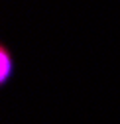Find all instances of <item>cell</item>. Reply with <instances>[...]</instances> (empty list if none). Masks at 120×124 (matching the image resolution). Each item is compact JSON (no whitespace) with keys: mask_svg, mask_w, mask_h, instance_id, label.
<instances>
[{"mask_svg":"<svg viewBox=\"0 0 120 124\" xmlns=\"http://www.w3.org/2000/svg\"><path fill=\"white\" fill-rule=\"evenodd\" d=\"M0 69H2V75H0V81L6 83L10 71H12V63H10V53L6 47H0Z\"/></svg>","mask_w":120,"mask_h":124,"instance_id":"1","label":"cell"}]
</instances>
